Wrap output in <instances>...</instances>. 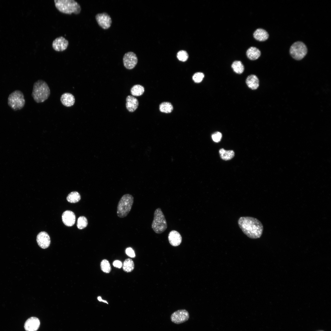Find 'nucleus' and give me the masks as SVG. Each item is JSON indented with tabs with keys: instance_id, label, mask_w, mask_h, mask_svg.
I'll return each instance as SVG.
<instances>
[{
	"instance_id": "f257e3e1",
	"label": "nucleus",
	"mask_w": 331,
	"mask_h": 331,
	"mask_svg": "<svg viewBox=\"0 0 331 331\" xmlns=\"http://www.w3.org/2000/svg\"><path fill=\"white\" fill-rule=\"evenodd\" d=\"M238 223L243 232L249 238L257 239L262 235L263 226L257 219L249 216L241 217L239 219Z\"/></svg>"
},
{
	"instance_id": "f03ea898",
	"label": "nucleus",
	"mask_w": 331,
	"mask_h": 331,
	"mask_svg": "<svg viewBox=\"0 0 331 331\" xmlns=\"http://www.w3.org/2000/svg\"><path fill=\"white\" fill-rule=\"evenodd\" d=\"M50 94L49 87L45 81L39 80L34 83L32 96L36 102L40 103L44 102Z\"/></svg>"
},
{
	"instance_id": "7ed1b4c3",
	"label": "nucleus",
	"mask_w": 331,
	"mask_h": 331,
	"mask_svg": "<svg viewBox=\"0 0 331 331\" xmlns=\"http://www.w3.org/2000/svg\"><path fill=\"white\" fill-rule=\"evenodd\" d=\"M54 2L56 8L62 13L78 14L81 11L80 4L74 0H54Z\"/></svg>"
},
{
	"instance_id": "20e7f679",
	"label": "nucleus",
	"mask_w": 331,
	"mask_h": 331,
	"mask_svg": "<svg viewBox=\"0 0 331 331\" xmlns=\"http://www.w3.org/2000/svg\"><path fill=\"white\" fill-rule=\"evenodd\" d=\"M134 202V198L129 194L123 195L117 205V214L120 218L126 217L131 210Z\"/></svg>"
},
{
	"instance_id": "39448f33",
	"label": "nucleus",
	"mask_w": 331,
	"mask_h": 331,
	"mask_svg": "<svg viewBox=\"0 0 331 331\" xmlns=\"http://www.w3.org/2000/svg\"><path fill=\"white\" fill-rule=\"evenodd\" d=\"M167 228V223L161 209H156L154 213L152 228L156 233L160 234L164 232Z\"/></svg>"
},
{
	"instance_id": "423d86ee",
	"label": "nucleus",
	"mask_w": 331,
	"mask_h": 331,
	"mask_svg": "<svg viewBox=\"0 0 331 331\" xmlns=\"http://www.w3.org/2000/svg\"><path fill=\"white\" fill-rule=\"evenodd\" d=\"M25 103L24 95L20 90H15L10 94L8 97V104L14 111L22 108Z\"/></svg>"
},
{
	"instance_id": "0eeeda50",
	"label": "nucleus",
	"mask_w": 331,
	"mask_h": 331,
	"mask_svg": "<svg viewBox=\"0 0 331 331\" xmlns=\"http://www.w3.org/2000/svg\"><path fill=\"white\" fill-rule=\"evenodd\" d=\"M306 45L302 42L297 41L293 43L290 49V53L295 59L300 60L302 59L307 53Z\"/></svg>"
},
{
	"instance_id": "6e6552de",
	"label": "nucleus",
	"mask_w": 331,
	"mask_h": 331,
	"mask_svg": "<svg viewBox=\"0 0 331 331\" xmlns=\"http://www.w3.org/2000/svg\"><path fill=\"white\" fill-rule=\"evenodd\" d=\"M123 63L124 67L127 69H133L138 63V59L136 54L132 51L125 53L124 55Z\"/></svg>"
},
{
	"instance_id": "1a4fd4ad",
	"label": "nucleus",
	"mask_w": 331,
	"mask_h": 331,
	"mask_svg": "<svg viewBox=\"0 0 331 331\" xmlns=\"http://www.w3.org/2000/svg\"><path fill=\"white\" fill-rule=\"evenodd\" d=\"M95 19L98 25L104 29H108L111 26L112 19L107 13L97 14L95 16Z\"/></svg>"
},
{
	"instance_id": "9d476101",
	"label": "nucleus",
	"mask_w": 331,
	"mask_h": 331,
	"mask_svg": "<svg viewBox=\"0 0 331 331\" xmlns=\"http://www.w3.org/2000/svg\"><path fill=\"white\" fill-rule=\"evenodd\" d=\"M189 318V314L185 310H178L173 312L171 315V321L176 324H180L187 321Z\"/></svg>"
},
{
	"instance_id": "9b49d317",
	"label": "nucleus",
	"mask_w": 331,
	"mask_h": 331,
	"mask_svg": "<svg viewBox=\"0 0 331 331\" xmlns=\"http://www.w3.org/2000/svg\"><path fill=\"white\" fill-rule=\"evenodd\" d=\"M68 45V41L62 36L56 38L52 44L53 49L57 51H63L66 50Z\"/></svg>"
},
{
	"instance_id": "f8f14e48",
	"label": "nucleus",
	"mask_w": 331,
	"mask_h": 331,
	"mask_svg": "<svg viewBox=\"0 0 331 331\" xmlns=\"http://www.w3.org/2000/svg\"><path fill=\"white\" fill-rule=\"evenodd\" d=\"M36 241L39 246L44 249L48 248L51 242L49 235L45 231L41 232L38 234L37 236Z\"/></svg>"
},
{
	"instance_id": "ddd939ff",
	"label": "nucleus",
	"mask_w": 331,
	"mask_h": 331,
	"mask_svg": "<svg viewBox=\"0 0 331 331\" xmlns=\"http://www.w3.org/2000/svg\"><path fill=\"white\" fill-rule=\"evenodd\" d=\"M40 324V321L38 318L32 317L26 321L24 327L26 331H37L39 328Z\"/></svg>"
},
{
	"instance_id": "4468645a",
	"label": "nucleus",
	"mask_w": 331,
	"mask_h": 331,
	"mask_svg": "<svg viewBox=\"0 0 331 331\" xmlns=\"http://www.w3.org/2000/svg\"><path fill=\"white\" fill-rule=\"evenodd\" d=\"M76 216L74 213L71 211L67 210L64 211L62 215V220L64 224L68 226H71L75 223Z\"/></svg>"
},
{
	"instance_id": "2eb2a0df",
	"label": "nucleus",
	"mask_w": 331,
	"mask_h": 331,
	"mask_svg": "<svg viewBox=\"0 0 331 331\" xmlns=\"http://www.w3.org/2000/svg\"><path fill=\"white\" fill-rule=\"evenodd\" d=\"M168 240L172 245L176 246L179 245L181 243L182 237L178 231L172 230L170 231L169 234Z\"/></svg>"
},
{
	"instance_id": "dca6fc26",
	"label": "nucleus",
	"mask_w": 331,
	"mask_h": 331,
	"mask_svg": "<svg viewBox=\"0 0 331 331\" xmlns=\"http://www.w3.org/2000/svg\"><path fill=\"white\" fill-rule=\"evenodd\" d=\"M139 101L137 99L134 97L128 96L126 98V108L130 112H134L138 108Z\"/></svg>"
},
{
	"instance_id": "f3484780",
	"label": "nucleus",
	"mask_w": 331,
	"mask_h": 331,
	"mask_svg": "<svg viewBox=\"0 0 331 331\" xmlns=\"http://www.w3.org/2000/svg\"><path fill=\"white\" fill-rule=\"evenodd\" d=\"M60 101L64 106L70 107L72 106L75 102L74 96L71 93H65L63 94L60 97Z\"/></svg>"
},
{
	"instance_id": "a211bd4d",
	"label": "nucleus",
	"mask_w": 331,
	"mask_h": 331,
	"mask_svg": "<svg viewBox=\"0 0 331 331\" xmlns=\"http://www.w3.org/2000/svg\"><path fill=\"white\" fill-rule=\"evenodd\" d=\"M246 82L248 87L253 90L257 89L259 86L258 79L254 75L249 76L246 79Z\"/></svg>"
},
{
	"instance_id": "6ab92c4d",
	"label": "nucleus",
	"mask_w": 331,
	"mask_h": 331,
	"mask_svg": "<svg viewBox=\"0 0 331 331\" xmlns=\"http://www.w3.org/2000/svg\"><path fill=\"white\" fill-rule=\"evenodd\" d=\"M253 36L256 40L260 41H264L268 38L269 35L267 31L262 29H257L254 32Z\"/></svg>"
},
{
	"instance_id": "aec40b11",
	"label": "nucleus",
	"mask_w": 331,
	"mask_h": 331,
	"mask_svg": "<svg viewBox=\"0 0 331 331\" xmlns=\"http://www.w3.org/2000/svg\"><path fill=\"white\" fill-rule=\"evenodd\" d=\"M261 54L260 51L255 47H250L246 51V55L248 58L251 60L257 59L260 56Z\"/></svg>"
},
{
	"instance_id": "412c9836",
	"label": "nucleus",
	"mask_w": 331,
	"mask_h": 331,
	"mask_svg": "<svg viewBox=\"0 0 331 331\" xmlns=\"http://www.w3.org/2000/svg\"><path fill=\"white\" fill-rule=\"evenodd\" d=\"M219 153L221 158L223 160L227 161L231 159L234 155V153L233 150H225L221 148L219 150Z\"/></svg>"
},
{
	"instance_id": "4be33fe9",
	"label": "nucleus",
	"mask_w": 331,
	"mask_h": 331,
	"mask_svg": "<svg viewBox=\"0 0 331 331\" xmlns=\"http://www.w3.org/2000/svg\"><path fill=\"white\" fill-rule=\"evenodd\" d=\"M143 86L140 85L136 84L133 86L130 89V92L132 95L139 96L142 95L144 92Z\"/></svg>"
},
{
	"instance_id": "5701e85b",
	"label": "nucleus",
	"mask_w": 331,
	"mask_h": 331,
	"mask_svg": "<svg viewBox=\"0 0 331 331\" xmlns=\"http://www.w3.org/2000/svg\"><path fill=\"white\" fill-rule=\"evenodd\" d=\"M122 266L124 271L127 272H130L133 271L134 268V262L130 258L126 259L124 261Z\"/></svg>"
},
{
	"instance_id": "b1692460",
	"label": "nucleus",
	"mask_w": 331,
	"mask_h": 331,
	"mask_svg": "<svg viewBox=\"0 0 331 331\" xmlns=\"http://www.w3.org/2000/svg\"><path fill=\"white\" fill-rule=\"evenodd\" d=\"M81 199L79 193L76 191L71 192L67 196V200L70 203H74L78 202Z\"/></svg>"
},
{
	"instance_id": "393cba45",
	"label": "nucleus",
	"mask_w": 331,
	"mask_h": 331,
	"mask_svg": "<svg viewBox=\"0 0 331 331\" xmlns=\"http://www.w3.org/2000/svg\"><path fill=\"white\" fill-rule=\"evenodd\" d=\"M160 111L162 112L169 113L171 112L173 109L171 104L169 102H165L161 103L159 105Z\"/></svg>"
},
{
	"instance_id": "a878e982",
	"label": "nucleus",
	"mask_w": 331,
	"mask_h": 331,
	"mask_svg": "<svg viewBox=\"0 0 331 331\" xmlns=\"http://www.w3.org/2000/svg\"><path fill=\"white\" fill-rule=\"evenodd\" d=\"M231 67L236 73L241 74L243 73L244 68L242 62L239 61H235L233 62Z\"/></svg>"
},
{
	"instance_id": "bb28decb",
	"label": "nucleus",
	"mask_w": 331,
	"mask_h": 331,
	"mask_svg": "<svg viewBox=\"0 0 331 331\" xmlns=\"http://www.w3.org/2000/svg\"><path fill=\"white\" fill-rule=\"evenodd\" d=\"M88 223L87 218L84 216H80L78 219L77 226L79 229H82L86 228Z\"/></svg>"
},
{
	"instance_id": "cd10ccee",
	"label": "nucleus",
	"mask_w": 331,
	"mask_h": 331,
	"mask_svg": "<svg viewBox=\"0 0 331 331\" xmlns=\"http://www.w3.org/2000/svg\"><path fill=\"white\" fill-rule=\"evenodd\" d=\"M100 266L101 270L104 272L108 273L111 271L110 264L108 261L106 259H104L101 261Z\"/></svg>"
},
{
	"instance_id": "c85d7f7f",
	"label": "nucleus",
	"mask_w": 331,
	"mask_h": 331,
	"mask_svg": "<svg viewBox=\"0 0 331 331\" xmlns=\"http://www.w3.org/2000/svg\"><path fill=\"white\" fill-rule=\"evenodd\" d=\"M177 56L179 60L183 62L186 61L188 58V53L183 50L179 51L177 54Z\"/></svg>"
},
{
	"instance_id": "c756f323",
	"label": "nucleus",
	"mask_w": 331,
	"mask_h": 331,
	"mask_svg": "<svg viewBox=\"0 0 331 331\" xmlns=\"http://www.w3.org/2000/svg\"><path fill=\"white\" fill-rule=\"evenodd\" d=\"M204 77V74L201 72L195 73L192 76V79L196 83L201 82Z\"/></svg>"
},
{
	"instance_id": "7c9ffc66",
	"label": "nucleus",
	"mask_w": 331,
	"mask_h": 331,
	"mask_svg": "<svg viewBox=\"0 0 331 331\" xmlns=\"http://www.w3.org/2000/svg\"><path fill=\"white\" fill-rule=\"evenodd\" d=\"M211 137L214 141L218 143L220 141L222 137V134L219 132L217 131L214 133Z\"/></svg>"
},
{
	"instance_id": "2f4dec72",
	"label": "nucleus",
	"mask_w": 331,
	"mask_h": 331,
	"mask_svg": "<svg viewBox=\"0 0 331 331\" xmlns=\"http://www.w3.org/2000/svg\"><path fill=\"white\" fill-rule=\"evenodd\" d=\"M125 253L127 255L131 257H134L135 256V252L133 249L131 247L127 248L125 250Z\"/></svg>"
},
{
	"instance_id": "473e14b6",
	"label": "nucleus",
	"mask_w": 331,
	"mask_h": 331,
	"mask_svg": "<svg viewBox=\"0 0 331 331\" xmlns=\"http://www.w3.org/2000/svg\"><path fill=\"white\" fill-rule=\"evenodd\" d=\"M113 265L114 267L120 268L122 267V264L120 261L116 260L113 262Z\"/></svg>"
},
{
	"instance_id": "72a5a7b5",
	"label": "nucleus",
	"mask_w": 331,
	"mask_h": 331,
	"mask_svg": "<svg viewBox=\"0 0 331 331\" xmlns=\"http://www.w3.org/2000/svg\"><path fill=\"white\" fill-rule=\"evenodd\" d=\"M97 299L99 301L103 302H104L106 303L107 304H108V302L106 301L102 300L101 296L98 297Z\"/></svg>"
},
{
	"instance_id": "f704fd0d",
	"label": "nucleus",
	"mask_w": 331,
	"mask_h": 331,
	"mask_svg": "<svg viewBox=\"0 0 331 331\" xmlns=\"http://www.w3.org/2000/svg\"></svg>"
}]
</instances>
